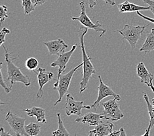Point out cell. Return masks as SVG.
I'll list each match as a JSON object with an SVG mask.
<instances>
[{
  "label": "cell",
  "mask_w": 154,
  "mask_h": 136,
  "mask_svg": "<svg viewBox=\"0 0 154 136\" xmlns=\"http://www.w3.org/2000/svg\"><path fill=\"white\" fill-rule=\"evenodd\" d=\"M87 28L84 26H81L78 31V34L80 39V45L82 49V53L83 56V77L82 79L80 82L79 90L80 93L82 94L87 89L88 84L89 83L91 79L93 78V75L96 73L94 65H93L91 60L92 58L88 56L87 54L85 43H84V37L88 32Z\"/></svg>",
  "instance_id": "obj_1"
},
{
  "label": "cell",
  "mask_w": 154,
  "mask_h": 136,
  "mask_svg": "<svg viewBox=\"0 0 154 136\" xmlns=\"http://www.w3.org/2000/svg\"><path fill=\"white\" fill-rule=\"evenodd\" d=\"M3 49L5 50V60L7 63V80H8L11 83L10 88L12 89L13 84L17 83H23L25 86H29L31 84V80L28 75H24L23 72L21 71V68L17 67L14 64V61L16 60L17 58L11 57V53H9L4 45H3Z\"/></svg>",
  "instance_id": "obj_2"
},
{
  "label": "cell",
  "mask_w": 154,
  "mask_h": 136,
  "mask_svg": "<svg viewBox=\"0 0 154 136\" xmlns=\"http://www.w3.org/2000/svg\"><path fill=\"white\" fill-rule=\"evenodd\" d=\"M148 24L145 26H133L131 24H125L122 30H116L123 36V39H126L129 42L131 48L134 49L136 45L140 39L142 34L144 33L146 27L149 26Z\"/></svg>",
  "instance_id": "obj_3"
},
{
  "label": "cell",
  "mask_w": 154,
  "mask_h": 136,
  "mask_svg": "<svg viewBox=\"0 0 154 136\" xmlns=\"http://www.w3.org/2000/svg\"><path fill=\"white\" fill-rule=\"evenodd\" d=\"M83 62L82 64L78 65L77 67L72 69L66 74H61L60 77H57L56 83L54 84V90H57L58 92V99L57 101L54 103V105L56 106L58 103H60L64 94L68 92L69 85L72 81V77L74 76L75 72L83 66Z\"/></svg>",
  "instance_id": "obj_4"
},
{
  "label": "cell",
  "mask_w": 154,
  "mask_h": 136,
  "mask_svg": "<svg viewBox=\"0 0 154 136\" xmlns=\"http://www.w3.org/2000/svg\"><path fill=\"white\" fill-rule=\"evenodd\" d=\"M79 7L81 9V13L79 17H72V20H77L79 21V23L82 24L84 27L92 29L97 32H101V34L100 37L103 35L106 34V30L102 28V24L100 23L98 20L97 21L96 23H93L92 20H91L89 17L87 16L86 13V3L84 2H82L79 3Z\"/></svg>",
  "instance_id": "obj_5"
},
{
  "label": "cell",
  "mask_w": 154,
  "mask_h": 136,
  "mask_svg": "<svg viewBox=\"0 0 154 136\" xmlns=\"http://www.w3.org/2000/svg\"><path fill=\"white\" fill-rule=\"evenodd\" d=\"M116 101V99L113 98V100L102 102L101 104L104 107V110L102 113L104 119L118 121L123 118L124 114L121 111L119 105L117 104Z\"/></svg>",
  "instance_id": "obj_6"
},
{
  "label": "cell",
  "mask_w": 154,
  "mask_h": 136,
  "mask_svg": "<svg viewBox=\"0 0 154 136\" xmlns=\"http://www.w3.org/2000/svg\"><path fill=\"white\" fill-rule=\"evenodd\" d=\"M5 120L8 122L16 136H30L25 130L26 118L24 117L19 116L9 111L5 116Z\"/></svg>",
  "instance_id": "obj_7"
},
{
  "label": "cell",
  "mask_w": 154,
  "mask_h": 136,
  "mask_svg": "<svg viewBox=\"0 0 154 136\" xmlns=\"http://www.w3.org/2000/svg\"><path fill=\"white\" fill-rule=\"evenodd\" d=\"M98 77L99 79V81H100L99 86H98V98L97 99V100L93 103L92 105H91V107L93 108L94 110H96L97 108L99 107L101 101L108 96H110V95H112V96L117 101H120L122 100V98H121L120 95L114 92L110 87L106 85V84L103 82L100 75H98Z\"/></svg>",
  "instance_id": "obj_8"
},
{
  "label": "cell",
  "mask_w": 154,
  "mask_h": 136,
  "mask_svg": "<svg viewBox=\"0 0 154 136\" xmlns=\"http://www.w3.org/2000/svg\"><path fill=\"white\" fill-rule=\"evenodd\" d=\"M91 108V106L85 105L83 101H76L70 94H67L65 107L66 113L67 116H69L75 115L79 116L82 115V110L83 109H90Z\"/></svg>",
  "instance_id": "obj_9"
},
{
  "label": "cell",
  "mask_w": 154,
  "mask_h": 136,
  "mask_svg": "<svg viewBox=\"0 0 154 136\" xmlns=\"http://www.w3.org/2000/svg\"><path fill=\"white\" fill-rule=\"evenodd\" d=\"M77 44H75L72 46V49L70 50H69L68 52L64 53L62 54L60 56H58L57 59L54 61L52 64H51V67H58V76L57 77H60L61 74H62L66 69V65L68 63V62L70 60V58L72 56V54H74V51L77 48Z\"/></svg>",
  "instance_id": "obj_10"
},
{
  "label": "cell",
  "mask_w": 154,
  "mask_h": 136,
  "mask_svg": "<svg viewBox=\"0 0 154 136\" xmlns=\"http://www.w3.org/2000/svg\"><path fill=\"white\" fill-rule=\"evenodd\" d=\"M38 76V80L39 83V90L36 94V98L38 99H41L43 95V88L47 83H48L50 80L53 79L54 74L51 71H47L45 69L40 68L37 71H34Z\"/></svg>",
  "instance_id": "obj_11"
},
{
  "label": "cell",
  "mask_w": 154,
  "mask_h": 136,
  "mask_svg": "<svg viewBox=\"0 0 154 136\" xmlns=\"http://www.w3.org/2000/svg\"><path fill=\"white\" fill-rule=\"evenodd\" d=\"M137 74L138 77H140V82L149 87L154 93V86L153 84L154 76L148 70L143 62L138 64L137 66Z\"/></svg>",
  "instance_id": "obj_12"
},
{
  "label": "cell",
  "mask_w": 154,
  "mask_h": 136,
  "mask_svg": "<svg viewBox=\"0 0 154 136\" xmlns=\"http://www.w3.org/2000/svg\"><path fill=\"white\" fill-rule=\"evenodd\" d=\"M43 44L48 49L50 55H56L58 56L64 53L66 49L68 47V45L66 44L64 40L62 39H58L48 42H44Z\"/></svg>",
  "instance_id": "obj_13"
},
{
  "label": "cell",
  "mask_w": 154,
  "mask_h": 136,
  "mask_svg": "<svg viewBox=\"0 0 154 136\" xmlns=\"http://www.w3.org/2000/svg\"><path fill=\"white\" fill-rule=\"evenodd\" d=\"M104 119L102 113L99 114L93 112H89L83 116H79L75 120V122H82L83 124H88L89 126H96Z\"/></svg>",
  "instance_id": "obj_14"
},
{
  "label": "cell",
  "mask_w": 154,
  "mask_h": 136,
  "mask_svg": "<svg viewBox=\"0 0 154 136\" xmlns=\"http://www.w3.org/2000/svg\"><path fill=\"white\" fill-rule=\"evenodd\" d=\"M113 124L108 120H101V122L95 126L94 130L89 131L92 132L94 136H108L113 131Z\"/></svg>",
  "instance_id": "obj_15"
},
{
  "label": "cell",
  "mask_w": 154,
  "mask_h": 136,
  "mask_svg": "<svg viewBox=\"0 0 154 136\" xmlns=\"http://www.w3.org/2000/svg\"><path fill=\"white\" fill-rule=\"evenodd\" d=\"M119 11V13H125L131 12H137L140 11L149 10V7H143L136 5L134 3H131L129 1H125L123 3L117 5Z\"/></svg>",
  "instance_id": "obj_16"
},
{
  "label": "cell",
  "mask_w": 154,
  "mask_h": 136,
  "mask_svg": "<svg viewBox=\"0 0 154 136\" xmlns=\"http://www.w3.org/2000/svg\"><path fill=\"white\" fill-rule=\"evenodd\" d=\"M23 111L26 113L27 115L29 116H35L36 118V122H47L45 109L39 107H33L30 109H24Z\"/></svg>",
  "instance_id": "obj_17"
},
{
  "label": "cell",
  "mask_w": 154,
  "mask_h": 136,
  "mask_svg": "<svg viewBox=\"0 0 154 136\" xmlns=\"http://www.w3.org/2000/svg\"><path fill=\"white\" fill-rule=\"evenodd\" d=\"M154 50V28H152L151 32L147 35L145 41L140 49V52H144L147 54Z\"/></svg>",
  "instance_id": "obj_18"
},
{
  "label": "cell",
  "mask_w": 154,
  "mask_h": 136,
  "mask_svg": "<svg viewBox=\"0 0 154 136\" xmlns=\"http://www.w3.org/2000/svg\"><path fill=\"white\" fill-rule=\"evenodd\" d=\"M57 115L58 119V129L52 132L53 136H69V132L66 129L63 121L62 120L60 113H57Z\"/></svg>",
  "instance_id": "obj_19"
},
{
  "label": "cell",
  "mask_w": 154,
  "mask_h": 136,
  "mask_svg": "<svg viewBox=\"0 0 154 136\" xmlns=\"http://www.w3.org/2000/svg\"><path fill=\"white\" fill-rule=\"evenodd\" d=\"M25 130L30 136H37L41 130V126L38 122H30L25 126Z\"/></svg>",
  "instance_id": "obj_20"
},
{
  "label": "cell",
  "mask_w": 154,
  "mask_h": 136,
  "mask_svg": "<svg viewBox=\"0 0 154 136\" xmlns=\"http://www.w3.org/2000/svg\"><path fill=\"white\" fill-rule=\"evenodd\" d=\"M144 98L146 102V104H147L148 113L150 118L149 126L152 128L154 126V107L152 104H151V103H150L149 100V97L146 93H144Z\"/></svg>",
  "instance_id": "obj_21"
},
{
  "label": "cell",
  "mask_w": 154,
  "mask_h": 136,
  "mask_svg": "<svg viewBox=\"0 0 154 136\" xmlns=\"http://www.w3.org/2000/svg\"><path fill=\"white\" fill-rule=\"evenodd\" d=\"M22 7L24 9V14L29 15L35 9V6L32 0H22Z\"/></svg>",
  "instance_id": "obj_22"
},
{
  "label": "cell",
  "mask_w": 154,
  "mask_h": 136,
  "mask_svg": "<svg viewBox=\"0 0 154 136\" xmlns=\"http://www.w3.org/2000/svg\"><path fill=\"white\" fill-rule=\"evenodd\" d=\"M39 65V62L36 59V58L34 57H30L28 58V59L26 61L25 66L26 68L30 71H35L37 68L38 67Z\"/></svg>",
  "instance_id": "obj_23"
},
{
  "label": "cell",
  "mask_w": 154,
  "mask_h": 136,
  "mask_svg": "<svg viewBox=\"0 0 154 136\" xmlns=\"http://www.w3.org/2000/svg\"><path fill=\"white\" fill-rule=\"evenodd\" d=\"M7 7L4 5L0 6V23L2 24L7 18H8V13H7Z\"/></svg>",
  "instance_id": "obj_24"
},
{
  "label": "cell",
  "mask_w": 154,
  "mask_h": 136,
  "mask_svg": "<svg viewBox=\"0 0 154 136\" xmlns=\"http://www.w3.org/2000/svg\"><path fill=\"white\" fill-rule=\"evenodd\" d=\"M2 64L3 63L2 62V63L0 64V85L3 88V89L5 90V91L7 93H9L12 89H11L10 87H8L6 85L4 79H3V76L2 73Z\"/></svg>",
  "instance_id": "obj_25"
},
{
  "label": "cell",
  "mask_w": 154,
  "mask_h": 136,
  "mask_svg": "<svg viewBox=\"0 0 154 136\" xmlns=\"http://www.w3.org/2000/svg\"><path fill=\"white\" fill-rule=\"evenodd\" d=\"M11 31L7 28H3L0 32V46H3V44L5 43V36L9 34Z\"/></svg>",
  "instance_id": "obj_26"
},
{
  "label": "cell",
  "mask_w": 154,
  "mask_h": 136,
  "mask_svg": "<svg viewBox=\"0 0 154 136\" xmlns=\"http://www.w3.org/2000/svg\"><path fill=\"white\" fill-rule=\"evenodd\" d=\"M98 0H89V6L91 9H93V7L97 5V2ZM106 3H109V4H110L111 5H113V3L112 2L110 1V0H103Z\"/></svg>",
  "instance_id": "obj_27"
},
{
  "label": "cell",
  "mask_w": 154,
  "mask_h": 136,
  "mask_svg": "<svg viewBox=\"0 0 154 136\" xmlns=\"http://www.w3.org/2000/svg\"><path fill=\"white\" fill-rule=\"evenodd\" d=\"M146 4L148 5L149 7V11H151L154 15V0H142Z\"/></svg>",
  "instance_id": "obj_28"
},
{
  "label": "cell",
  "mask_w": 154,
  "mask_h": 136,
  "mask_svg": "<svg viewBox=\"0 0 154 136\" xmlns=\"http://www.w3.org/2000/svg\"><path fill=\"white\" fill-rule=\"evenodd\" d=\"M137 14H138V15L140 16L141 18H144V19H145V20H148V21L150 22V23H152L154 24V18H149V17H146V16L144 15V14H142L140 11H137Z\"/></svg>",
  "instance_id": "obj_29"
},
{
  "label": "cell",
  "mask_w": 154,
  "mask_h": 136,
  "mask_svg": "<svg viewBox=\"0 0 154 136\" xmlns=\"http://www.w3.org/2000/svg\"><path fill=\"white\" fill-rule=\"evenodd\" d=\"M32 2L34 3V6L36 7L44 4L46 2V0H32Z\"/></svg>",
  "instance_id": "obj_30"
},
{
  "label": "cell",
  "mask_w": 154,
  "mask_h": 136,
  "mask_svg": "<svg viewBox=\"0 0 154 136\" xmlns=\"http://www.w3.org/2000/svg\"><path fill=\"white\" fill-rule=\"evenodd\" d=\"M0 131H1V135L0 136H13L10 134V131H6L3 127L0 128Z\"/></svg>",
  "instance_id": "obj_31"
},
{
  "label": "cell",
  "mask_w": 154,
  "mask_h": 136,
  "mask_svg": "<svg viewBox=\"0 0 154 136\" xmlns=\"http://www.w3.org/2000/svg\"><path fill=\"white\" fill-rule=\"evenodd\" d=\"M120 134H121V130L119 129V130L112 131V133L109 134L108 136H120Z\"/></svg>",
  "instance_id": "obj_32"
},
{
  "label": "cell",
  "mask_w": 154,
  "mask_h": 136,
  "mask_svg": "<svg viewBox=\"0 0 154 136\" xmlns=\"http://www.w3.org/2000/svg\"><path fill=\"white\" fill-rule=\"evenodd\" d=\"M151 129H152V128L150 127L149 126H148V128L146 130L145 134L144 135H141V136H149V134H150V131H151Z\"/></svg>",
  "instance_id": "obj_33"
},
{
  "label": "cell",
  "mask_w": 154,
  "mask_h": 136,
  "mask_svg": "<svg viewBox=\"0 0 154 136\" xmlns=\"http://www.w3.org/2000/svg\"><path fill=\"white\" fill-rule=\"evenodd\" d=\"M120 130H121L120 136H127V134H126V131H125V129H124V128H121Z\"/></svg>",
  "instance_id": "obj_34"
},
{
  "label": "cell",
  "mask_w": 154,
  "mask_h": 136,
  "mask_svg": "<svg viewBox=\"0 0 154 136\" xmlns=\"http://www.w3.org/2000/svg\"><path fill=\"white\" fill-rule=\"evenodd\" d=\"M110 1L112 2V3H113V5H116V2H115V0H110Z\"/></svg>",
  "instance_id": "obj_35"
},
{
  "label": "cell",
  "mask_w": 154,
  "mask_h": 136,
  "mask_svg": "<svg viewBox=\"0 0 154 136\" xmlns=\"http://www.w3.org/2000/svg\"><path fill=\"white\" fill-rule=\"evenodd\" d=\"M88 136H94V135H93V134L92 133V132L89 131V135H88Z\"/></svg>",
  "instance_id": "obj_36"
},
{
  "label": "cell",
  "mask_w": 154,
  "mask_h": 136,
  "mask_svg": "<svg viewBox=\"0 0 154 136\" xmlns=\"http://www.w3.org/2000/svg\"><path fill=\"white\" fill-rule=\"evenodd\" d=\"M152 105L154 107V98L152 99Z\"/></svg>",
  "instance_id": "obj_37"
},
{
  "label": "cell",
  "mask_w": 154,
  "mask_h": 136,
  "mask_svg": "<svg viewBox=\"0 0 154 136\" xmlns=\"http://www.w3.org/2000/svg\"><path fill=\"white\" fill-rule=\"evenodd\" d=\"M75 136H76V135H75Z\"/></svg>",
  "instance_id": "obj_38"
}]
</instances>
